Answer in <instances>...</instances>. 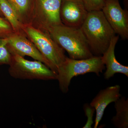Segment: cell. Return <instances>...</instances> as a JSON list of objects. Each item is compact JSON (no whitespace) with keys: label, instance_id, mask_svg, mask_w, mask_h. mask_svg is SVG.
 <instances>
[{"label":"cell","instance_id":"cell-1","mask_svg":"<svg viewBox=\"0 0 128 128\" xmlns=\"http://www.w3.org/2000/svg\"><path fill=\"white\" fill-rule=\"evenodd\" d=\"M80 28L95 56H102L116 35L102 10L89 12Z\"/></svg>","mask_w":128,"mask_h":128},{"label":"cell","instance_id":"cell-2","mask_svg":"<svg viewBox=\"0 0 128 128\" xmlns=\"http://www.w3.org/2000/svg\"><path fill=\"white\" fill-rule=\"evenodd\" d=\"M56 43L68 53L70 58L84 59L93 57L80 28L64 25L44 28Z\"/></svg>","mask_w":128,"mask_h":128},{"label":"cell","instance_id":"cell-3","mask_svg":"<svg viewBox=\"0 0 128 128\" xmlns=\"http://www.w3.org/2000/svg\"><path fill=\"white\" fill-rule=\"evenodd\" d=\"M105 66L102 56H95L84 59L76 60L66 57L58 69L57 79L60 90L64 93L69 90L72 79L86 73H94L99 76Z\"/></svg>","mask_w":128,"mask_h":128},{"label":"cell","instance_id":"cell-4","mask_svg":"<svg viewBox=\"0 0 128 128\" xmlns=\"http://www.w3.org/2000/svg\"><path fill=\"white\" fill-rule=\"evenodd\" d=\"M44 30L41 31L30 26L24 28L31 41L49 62L50 70L57 74L58 68L66 56L64 50L53 39L48 31Z\"/></svg>","mask_w":128,"mask_h":128},{"label":"cell","instance_id":"cell-5","mask_svg":"<svg viewBox=\"0 0 128 128\" xmlns=\"http://www.w3.org/2000/svg\"><path fill=\"white\" fill-rule=\"evenodd\" d=\"M8 72L15 79L48 80L57 79V74L42 62L28 60L18 55H12Z\"/></svg>","mask_w":128,"mask_h":128},{"label":"cell","instance_id":"cell-6","mask_svg":"<svg viewBox=\"0 0 128 128\" xmlns=\"http://www.w3.org/2000/svg\"><path fill=\"white\" fill-rule=\"evenodd\" d=\"M102 11L116 34L128 38V11L120 6L119 0H105Z\"/></svg>","mask_w":128,"mask_h":128},{"label":"cell","instance_id":"cell-7","mask_svg":"<svg viewBox=\"0 0 128 128\" xmlns=\"http://www.w3.org/2000/svg\"><path fill=\"white\" fill-rule=\"evenodd\" d=\"M8 38L7 48L12 55L16 54L22 57L29 56L35 60L42 62L50 68L49 62L32 41L18 34H11Z\"/></svg>","mask_w":128,"mask_h":128},{"label":"cell","instance_id":"cell-8","mask_svg":"<svg viewBox=\"0 0 128 128\" xmlns=\"http://www.w3.org/2000/svg\"><path fill=\"white\" fill-rule=\"evenodd\" d=\"M60 13L61 22L64 25L80 28L88 12L82 0H62Z\"/></svg>","mask_w":128,"mask_h":128},{"label":"cell","instance_id":"cell-9","mask_svg":"<svg viewBox=\"0 0 128 128\" xmlns=\"http://www.w3.org/2000/svg\"><path fill=\"white\" fill-rule=\"evenodd\" d=\"M120 90L119 85L109 86L100 90L91 102L90 105L95 108L96 113L94 128L98 127L108 105L115 102L121 97Z\"/></svg>","mask_w":128,"mask_h":128},{"label":"cell","instance_id":"cell-10","mask_svg":"<svg viewBox=\"0 0 128 128\" xmlns=\"http://www.w3.org/2000/svg\"><path fill=\"white\" fill-rule=\"evenodd\" d=\"M119 37L118 35H115L112 38L107 49L102 56V60L106 68L104 74V78L106 80H109L116 73H121L128 76V66L120 63L114 54V50Z\"/></svg>","mask_w":128,"mask_h":128},{"label":"cell","instance_id":"cell-11","mask_svg":"<svg viewBox=\"0 0 128 128\" xmlns=\"http://www.w3.org/2000/svg\"><path fill=\"white\" fill-rule=\"evenodd\" d=\"M62 0H38L44 27L62 24L60 17Z\"/></svg>","mask_w":128,"mask_h":128},{"label":"cell","instance_id":"cell-12","mask_svg":"<svg viewBox=\"0 0 128 128\" xmlns=\"http://www.w3.org/2000/svg\"><path fill=\"white\" fill-rule=\"evenodd\" d=\"M114 102L116 114L112 117V122L116 128H128V99L120 98Z\"/></svg>","mask_w":128,"mask_h":128},{"label":"cell","instance_id":"cell-13","mask_svg":"<svg viewBox=\"0 0 128 128\" xmlns=\"http://www.w3.org/2000/svg\"><path fill=\"white\" fill-rule=\"evenodd\" d=\"M0 8L2 14L15 31L21 27L20 21L14 8L7 0H0Z\"/></svg>","mask_w":128,"mask_h":128},{"label":"cell","instance_id":"cell-14","mask_svg":"<svg viewBox=\"0 0 128 128\" xmlns=\"http://www.w3.org/2000/svg\"><path fill=\"white\" fill-rule=\"evenodd\" d=\"M14 8L20 21L29 12L31 0H7Z\"/></svg>","mask_w":128,"mask_h":128},{"label":"cell","instance_id":"cell-15","mask_svg":"<svg viewBox=\"0 0 128 128\" xmlns=\"http://www.w3.org/2000/svg\"><path fill=\"white\" fill-rule=\"evenodd\" d=\"M8 38H0V65H9L11 62L12 55L7 48Z\"/></svg>","mask_w":128,"mask_h":128},{"label":"cell","instance_id":"cell-16","mask_svg":"<svg viewBox=\"0 0 128 128\" xmlns=\"http://www.w3.org/2000/svg\"><path fill=\"white\" fill-rule=\"evenodd\" d=\"M86 9L89 12L102 10L105 0H82Z\"/></svg>","mask_w":128,"mask_h":128},{"label":"cell","instance_id":"cell-17","mask_svg":"<svg viewBox=\"0 0 128 128\" xmlns=\"http://www.w3.org/2000/svg\"><path fill=\"white\" fill-rule=\"evenodd\" d=\"M85 115L87 117V121L83 128H91L93 124V117L96 110L90 104H86L83 106Z\"/></svg>","mask_w":128,"mask_h":128},{"label":"cell","instance_id":"cell-18","mask_svg":"<svg viewBox=\"0 0 128 128\" xmlns=\"http://www.w3.org/2000/svg\"><path fill=\"white\" fill-rule=\"evenodd\" d=\"M12 28L8 21L0 16V38H7L11 34Z\"/></svg>","mask_w":128,"mask_h":128},{"label":"cell","instance_id":"cell-19","mask_svg":"<svg viewBox=\"0 0 128 128\" xmlns=\"http://www.w3.org/2000/svg\"><path fill=\"white\" fill-rule=\"evenodd\" d=\"M2 12L0 8V16H2Z\"/></svg>","mask_w":128,"mask_h":128}]
</instances>
